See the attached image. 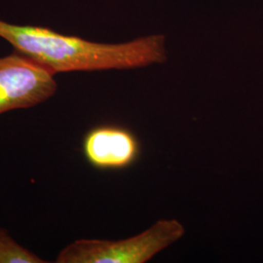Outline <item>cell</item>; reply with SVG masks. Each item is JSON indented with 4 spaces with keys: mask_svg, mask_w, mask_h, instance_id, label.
Here are the masks:
<instances>
[{
    "mask_svg": "<svg viewBox=\"0 0 263 263\" xmlns=\"http://www.w3.org/2000/svg\"><path fill=\"white\" fill-rule=\"evenodd\" d=\"M176 218L159 219L138 235L109 241L80 239L65 247L57 263H145L185 235Z\"/></svg>",
    "mask_w": 263,
    "mask_h": 263,
    "instance_id": "cell-2",
    "label": "cell"
},
{
    "mask_svg": "<svg viewBox=\"0 0 263 263\" xmlns=\"http://www.w3.org/2000/svg\"><path fill=\"white\" fill-rule=\"evenodd\" d=\"M86 161L95 169L124 170L141 156V143L133 132L119 125H100L86 133L82 141Z\"/></svg>",
    "mask_w": 263,
    "mask_h": 263,
    "instance_id": "cell-4",
    "label": "cell"
},
{
    "mask_svg": "<svg viewBox=\"0 0 263 263\" xmlns=\"http://www.w3.org/2000/svg\"><path fill=\"white\" fill-rule=\"evenodd\" d=\"M31 251L16 242L9 232L0 226V263H46Z\"/></svg>",
    "mask_w": 263,
    "mask_h": 263,
    "instance_id": "cell-5",
    "label": "cell"
},
{
    "mask_svg": "<svg viewBox=\"0 0 263 263\" xmlns=\"http://www.w3.org/2000/svg\"><path fill=\"white\" fill-rule=\"evenodd\" d=\"M0 37L53 74L133 69L164 64L166 38L152 34L123 43H100L44 27L20 26L0 19Z\"/></svg>",
    "mask_w": 263,
    "mask_h": 263,
    "instance_id": "cell-1",
    "label": "cell"
},
{
    "mask_svg": "<svg viewBox=\"0 0 263 263\" xmlns=\"http://www.w3.org/2000/svg\"><path fill=\"white\" fill-rule=\"evenodd\" d=\"M58 83L49 69L18 52L0 57V115L53 98Z\"/></svg>",
    "mask_w": 263,
    "mask_h": 263,
    "instance_id": "cell-3",
    "label": "cell"
}]
</instances>
